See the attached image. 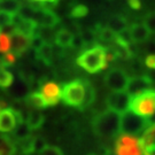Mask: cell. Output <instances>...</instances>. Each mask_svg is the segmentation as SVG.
<instances>
[{"label":"cell","instance_id":"cell-29","mask_svg":"<svg viewBox=\"0 0 155 155\" xmlns=\"http://www.w3.org/2000/svg\"><path fill=\"white\" fill-rule=\"evenodd\" d=\"M12 48V38L8 32H0V53H6Z\"/></svg>","mask_w":155,"mask_h":155},{"label":"cell","instance_id":"cell-16","mask_svg":"<svg viewBox=\"0 0 155 155\" xmlns=\"http://www.w3.org/2000/svg\"><path fill=\"white\" fill-rule=\"evenodd\" d=\"M53 56H54V48L50 41H45L41 47L36 50V58L46 66H50L52 63Z\"/></svg>","mask_w":155,"mask_h":155},{"label":"cell","instance_id":"cell-28","mask_svg":"<svg viewBox=\"0 0 155 155\" xmlns=\"http://www.w3.org/2000/svg\"><path fill=\"white\" fill-rule=\"evenodd\" d=\"M46 141H45L44 138L41 137H35V136H31V139H30V154L31 153H39L43 150L45 146H46Z\"/></svg>","mask_w":155,"mask_h":155},{"label":"cell","instance_id":"cell-23","mask_svg":"<svg viewBox=\"0 0 155 155\" xmlns=\"http://www.w3.org/2000/svg\"><path fill=\"white\" fill-rule=\"evenodd\" d=\"M12 132H13V138L12 139L14 141H21V140H24L31 136V129L29 127L27 122L23 121V122L18 123Z\"/></svg>","mask_w":155,"mask_h":155},{"label":"cell","instance_id":"cell-7","mask_svg":"<svg viewBox=\"0 0 155 155\" xmlns=\"http://www.w3.org/2000/svg\"><path fill=\"white\" fill-rule=\"evenodd\" d=\"M23 122L22 113L18 109L6 107L0 110V132H12L18 123Z\"/></svg>","mask_w":155,"mask_h":155},{"label":"cell","instance_id":"cell-26","mask_svg":"<svg viewBox=\"0 0 155 155\" xmlns=\"http://www.w3.org/2000/svg\"><path fill=\"white\" fill-rule=\"evenodd\" d=\"M77 33H79V36L82 37L85 46L97 44V41H98L97 35H95L93 29H81Z\"/></svg>","mask_w":155,"mask_h":155},{"label":"cell","instance_id":"cell-39","mask_svg":"<svg viewBox=\"0 0 155 155\" xmlns=\"http://www.w3.org/2000/svg\"><path fill=\"white\" fill-rule=\"evenodd\" d=\"M6 107H8V106H7V102H6L5 100H0V110H2Z\"/></svg>","mask_w":155,"mask_h":155},{"label":"cell","instance_id":"cell-27","mask_svg":"<svg viewBox=\"0 0 155 155\" xmlns=\"http://www.w3.org/2000/svg\"><path fill=\"white\" fill-rule=\"evenodd\" d=\"M14 82V76L7 68L0 69V87L2 89H8Z\"/></svg>","mask_w":155,"mask_h":155},{"label":"cell","instance_id":"cell-11","mask_svg":"<svg viewBox=\"0 0 155 155\" xmlns=\"http://www.w3.org/2000/svg\"><path fill=\"white\" fill-rule=\"evenodd\" d=\"M33 20L38 23V25L47 27V28H54L60 22V18L55 13L52 12L51 8H47L45 6L36 7Z\"/></svg>","mask_w":155,"mask_h":155},{"label":"cell","instance_id":"cell-14","mask_svg":"<svg viewBox=\"0 0 155 155\" xmlns=\"http://www.w3.org/2000/svg\"><path fill=\"white\" fill-rule=\"evenodd\" d=\"M13 24L16 30H20L21 32L28 35L30 37H32L36 33V30L38 28V23L36 22L33 18H28V17H22L18 14H15Z\"/></svg>","mask_w":155,"mask_h":155},{"label":"cell","instance_id":"cell-35","mask_svg":"<svg viewBox=\"0 0 155 155\" xmlns=\"http://www.w3.org/2000/svg\"><path fill=\"white\" fill-rule=\"evenodd\" d=\"M145 64L150 69L155 70V54H147V56L145 58Z\"/></svg>","mask_w":155,"mask_h":155},{"label":"cell","instance_id":"cell-17","mask_svg":"<svg viewBox=\"0 0 155 155\" xmlns=\"http://www.w3.org/2000/svg\"><path fill=\"white\" fill-rule=\"evenodd\" d=\"M93 30L94 32H95V35H97L98 40L102 41V43H106V44H110V43L114 44L117 33L115 31H113L109 27H107V25L102 27L100 24H97Z\"/></svg>","mask_w":155,"mask_h":155},{"label":"cell","instance_id":"cell-33","mask_svg":"<svg viewBox=\"0 0 155 155\" xmlns=\"http://www.w3.org/2000/svg\"><path fill=\"white\" fill-rule=\"evenodd\" d=\"M40 154H46V155H50V154H53V155H61L63 154V152H62L58 146H53V145H46L43 150L40 152Z\"/></svg>","mask_w":155,"mask_h":155},{"label":"cell","instance_id":"cell-20","mask_svg":"<svg viewBox=\"0 0 155 155\" xmlns=\"http://www.w3.org/2000/svg\"><path fill=\"white\" fill-rule=\"evenodd\" d=\"M25 122H27V124H28L31 130H38L39 127H41V125L44 124L45 116L41 111L32 108V110L29 111Z\"/></svg>","mask_w":155,"mask_h":155},{"label":"cell","instance_id":"cell-9","mask_svg":"<svg viewBox=\"0 0 155 155\" xmlns=\"http://www.w3.org/2000/svg\"><path fill=\"white\" fill-rule=\"evenodd\" d=\"M130 101H131V95L127 93V91H113L106 98V105L109 109L117 111L122 114L127 111L130 107Z\"/></svg>","mask_w":155,"mask_h":155},{"label":"cell","instance_id":"cell-13","mask_svg":"<svg viewBox=\"0 0 155 155\" xmlns=\"http://www.w3.org/2000/svg\"><path fill=\"white\" fill-rule=\"evenodd\" d=\"M152 84H153V81L147 75L134 76L132 78H129V82H127L125 91L131 97H133V95H137V94L146 91L147 89H150V86H152Z\"/></svg>","mask_w":155,"mask_h":155},{"label":"cell","instance_id":"cell-8","mask_svg":"<svg viewBox=\"0 0 155 155\" xmlns=\"http://www.w3.org/2000/svg\"><path fill=\"white\" fill-rule=\"evenodd\" d=\"M127 74L120 68H111L105 76L106 86L110 91H124L127 89Z\"/></svg>","mask_w":155,"mask_h":155},{"label":"cell","instance_id":"cell-37","mask_svg":"<svg viewBox=\"0 0 155 155\" xmlns=\"http://www.w3.org/2000/svg\"><path fill=\"white\" fill-rule=\"evenodd\" d=\"M147 43V41H146ZM145 51L147 52V54H155V40L148 41L145 46Z\"/></svg>","mask_w":155,"mask_h":155},{"label":"cell","instance_id":"cell-40","mask_svg":"<svg viewBox=\"0 0 155 155\" xmlns=\"http://www.w3.org/2000/svg\"><path fill=\"white\" fill-rule=\"evenodd\" d=\"M2 68H7V66L2 60V58H0V69H2Z\"/></svg>","mask_w":155,"mask_h":155},{"label":"cell","instance_id":"cell-32","mask_svg":"<svg viewBox=\"0 0 155 155\" xmlns=\"http://www.w3.org/2000/svg\"><path fill=\"white\" fill-rule=\"evenodd\" d=\"M14 16H15V14H12V13H8V12L0 11V27H1V28H5L7 25L13 24Z\"/></svg>","mask_w":155,"mask_h":155},{"label":"cell","instance_id":"cell-22","mask_svg":"<svg viewBox=\"0 0 155 155\" xmlns=\"http://www.w3.org/2000/svg\"><path fill=\"white\" fill-rule=\"evenodd\" d=\"M16 153L15 141L6 134H0V155L14 154Z\"/></svg>","mask_w":155,"mask_h":155},{"label":"cell","instance_id":"cell-15","mask_svg":"<svg viewBox=\"0 0 155 155\" xmlns=\"http://www.w3.org/2000/svg\"><path fill=\"white\" fill-rule=\"evenodd\" d=\"M129 31L134 44H143L150 39V32L144 23H133L129 27Z\"/></svg>","mask_w":155,"mask_h":155},{"label":"cell","instance_id":"cell-34","mask_svg":"<svg viewBox=\"0 0 155 155\" xmlns=\"http://www.w3.org/2000/svg\"><path fill=\"white\" fill-rule=\"evenodd\" d=\"M16 58L17 56L12 52V51H8V52H6L4 53V56H2V60L4 62L6 63V66H12V64H14L15 62H16Z\"/></svg>","mask_w":155,"mask_h":155},{"label":"cell","instance_id":"cell-3","mask_svg":"<svg viewBox=\"0 0 155 155\" xmlns=\"http://www.w3.org/2000/svg\"><path fill=\"white\" fill-rule=\"evenodd\" d=\"M130 110L144 117H150L155 114V90L147 89L141 93L131 97Z\"/></svg>","mask_w":155,"mask_h":155},{"label":"cell","instance_id":"cell-6","mask_svg":"<svg viewBox=\"0 0 155 155\" xmlns=\"http://www.w3.org/2000/svg\"><path fill=\"white\" fill-rule=\"evenodd\" d=\"M115 153L118 155L143 154L140 140L134 134L121 132V134H117V138L115 140Z\"/></svg>","mask_w":155,"mask_h":155},{"label":"cell","instance_id":"cell-30","mask_svg":"<svg viewBox=\"0 0 155 155\" xmlns=\"http://www.w3.org/2000/svg\"><path fill=\"white\" fill-rule=\"evenodd\" d=\"M87 14H89L87 6L82 5V4L74 6L70 11V17H72V18H82V17L86 16Z\"/></svg>","mask_w":155,"mask_h":155},{"label":"cell","instance_id":"cell-24","mask_svg":"<svg viewBox=\"0 0 155 155\" xmlns=\"http://www.w3.org/2000/svg\"><path fill=\"white\" fill-rule=\"evenodd\" d=\"M84 83H85V95H84L83 104H82L81 108H79L81 110L86 109L87 107H90L95 101V90H94V86L87 79H84Z\"/></svg>","mask_w":155,"mask_h":155},{"label":"cell","instance_id":"cell-4","mask_svg":"<svg viewBox=\"0 0 155 155\" xmlns=\"http://www.w3.org/2000/svg\"><path fill=\"white\" fill-rule=\"evenodd\" d=\"M85 95L84 79H75L63 84L61 87V100L70 107L81 108Z\"/></svg>","mask_w":155,"mask_h":155},{"label":"cell","instance_id":"cell-5","mask_svg":"<svg viewBox=\"0 0 155 155\" xmlns=\"http://www.w3.org/2000/svg\"><path fill=\"white\" fill-rule=\"evenodd\" d=\"M152 122L148 117L138 115L132 110L124 111L121 114V132L138 136L150 127Z\"/></svg>","mask_w":155,"mask_h":155},{"label":"cell","instance_id":"cell-36","mask_svg":"<svg viewBox=\"0 0 155 155\" xmlns=\"http://www.w3.org/2000/svg\"><path fill=\"white\" fill-rule=\"evenodd\" d=\"M127 2L129 7L134 9V11H138L141 8V1L140 0H127Z\"/></svg>","mask_w":155,"mask_h":155},{"label":"cell","instance_id":"cell-21","mask_svg":"<svg viewBox=\"0 0 155 155\" xmlns=\"http://www.w3.org/2000/svg\"><path fill=\"white\" fill-rule=\"evenodd\" d=\"M25 102L30 108L33 109H41L46 108V102H45L43 95L40 93V91H33L25 95Z\"/></svg>","mask_w":155,"mask_h":155},{"label":"cell","instance_id":"cell-12","mask_svg":"<svg viewBox=\"0 0 155 155\" xmlns=\"http://www.w3.org/2000/svg\"><path fill=\"white\" fill-rule=\"evenodd\" d=\"M12 38V48L11 51L16 56H21L23 53H25L30 48V40L31 37L21 32L20 30L14 29L11 33Z\"/></svg>","mask_w":155,"mask_h":155},{"label":"cell","instance_id":"cell-25","mask_svg":"<svg viewBox=\"0 0 155 155\" xmlns=\"http://www.w3.org/2000/svg\"><path fill=\"white\" fill-rule=\"evenodd\" d=\"M21 7L18 0H0V11L8 12L12 14H17Z\"/></svg>","mask_w":155,"mask_h":155},{"label":"cell","instance_id":"cell-10","mask_svg":"<svg viewBox=\"0 0 155 155\" xmlns=\"http://www.w3.org/2000/svg\"><path fill=\"white\" fill-rule=\"evenodd\" d=\"M40 93L47 107H53L61 99V87L55 82H40Z\"/></svg>","mask_w":155,"mask_h":155},{"label":"cell","instance_id":"cell-18","mask_svg":"<svg viewBox=\"0 0 155 155\" xmlns=\"http://www.w3.org/2000/svg\"><path fill=\"white\" fill-rule=\"evenodd\" d=\"M74 39V33L69 31L68 29H60L59 31L54 33V43L61 48H66V47H70Z\"/></svg>","mask_w":155,"mask_h":155},{"label":"cell","instance_id":"cell-2","mask_svg":"<svg viewBox=\"0 0 155 155\" xmlns=\"http://www.w3.org/2000/svg\"><path fill=\"white\" fill-rule=\"evenodd\" d=\"M106 46L101 44H94L90 48L82 52L81 55L76 59V62L81 68H83L85 71L90 74L105 70L108 67L106 60Z\"/></svg>","mask_w":155,"mask_h":155},{"label":"cell","instance_id":"cell-41","mask_svg":"<svg viewBox=\"0 0 155 155\" xmlns=\"http://www.w3.org/2000/svg\"><path fill=\"white\" fill-rule=\"evenodd\" d=\"M1 29H2V28H1V27H0V32H1Z\"/></svg>","mask_w":155,"mask_h":155},{"label":"cell","instance_id":"cell-1","mask_svg":"<svg viewBox=\"0 0 155 155\" xmlns=\"http://www.w3.org/2000/svg\"><path fill=\"white\" fill-rule=\"evenodd\" d=\"M92 130L98 137H116L121 132V114L109 108L101 111L92 120Z\"/></svg>","mask_w":155,"mask_h":155},{"label":"cell","instance_id":"cell-19","mask_svg":"<svg viewBox=\"0 0 155 155\" xmlns=\"http://www.w3.org/2000/svg\"><path fill=\"white\" fill-rule=\"evenodd\" d=\"M107 27H109L113 31L118 33L129 27V22H127V17L122 14H114L109 17L107 22Z\"/></svg>","mask_w":155,"mask_h":155},{"label":"cell","instance_id":"cell-31","mask_svg":"<svg viewBox=\"0 0 155 155\" xmlns=\"http://www.w3.org/2000/svg\"><path fill=\"white\" fill-rule=\"evenodd\" d=\"M143 23L145 24V27L148 29L150 33L155 35V12H150L148 14H146Z\"/></svg>","mask_w":155,"mask_h":155},{"label":"cell","instance_id":"cell-38","mask_svg":"<svg viewBox=\"0 0 155 155\" xmlns=\"http://www.w3.org/2000/svg\"><path fill=\"white\" fill-rule=\"evenodd\" d=\"M33 1H38V2H41L44 6L48 5V4H55L56 0H33Z\"/></svg>","mask_w":155,"mask_h":155}]
</instances>
